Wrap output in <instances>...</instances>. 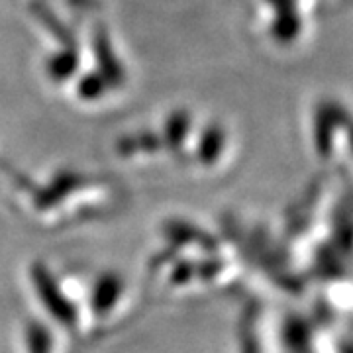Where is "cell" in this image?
<instances>
[]
</instances>
